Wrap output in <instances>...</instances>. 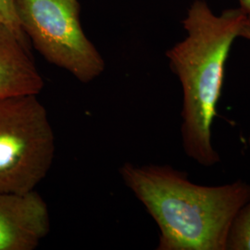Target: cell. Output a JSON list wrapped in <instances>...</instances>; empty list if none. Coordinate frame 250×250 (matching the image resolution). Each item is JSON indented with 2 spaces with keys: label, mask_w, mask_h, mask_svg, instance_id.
<instances>
[{
  "label": "cell",
  "mask_w": 250,
  "mask_h": 250,
  "mask_svg": "<svg viewBox=\"0 0 250 250\" xmlns=\"http://www.w3.org/2000/svg\"><path fill=\"white\" fill-rule=\"evenodd\" d=\"M120 173L158 225L159 250H226L232 219L250 201V185L241 180L206 187L170 166L132 163Z\"/></svg>",
  "instance_id": "6da1fadb"
},
{
  "label": "cell",
  "mask_w": 250,
  "mask_h": 250,
  "mask_svg": "<svg viewBox=\"0 0 250 250\" xmlns=\"http://www.w3.org/2000/svg\"><path fill=\"white\" fill-rule=\"evenodd\" d=\"M247 15L240 8L216 14L204 0L189 7L184 40L166 53L183 90L182 139L188 157L201 166L221 161L211 141V127L222 97L225 64Z\"/></svg>",
  "instance_id": "7a4b0ae2"
},
{
  "label": "cell",
  "mask_w": 250,
  "mask_h": 250,
  "mask_svg": "<svg viewBox=\"0 0 250 250\" xmlns=\"http://www.w3.org/2000/svg\"><path fill=\"white\" fill-rule=\"evenodd\" d=\"M55 135L38 95L0 99V192L26 193L53 163Z\"/></svg>",
  "instance_id": "3957f363"
},
{
  "label": "cell",
  "mask_w": 250,
  "mask_h": 250,
  "mask_svg": "<svg viewBox=\"0 0 250 250\" xmlns=\"http://www.w3.org/2000/svg\"><path fill=\"white\" fill-rule=\"evenodd\" d=\"M21 30L47 62L83 83L96 80L105 61L85 36L78 0H14Z\"/></svg>",
  "instance_id": "277c9868"
},
{
  "label": "cell",
  "mask_w": 250,
  "mask_h": 250,
  "mask_svg": "<svg viewBox=\"0 0 250 250\" xmlns=\"http://www.w3.org/2000/svg\"><path fill=\"white\" fill-rule=\"evenodd\" d=\"M49 231V210L36 190L0 192V250H36Z\"/></svg>",
  "instance_id": "5b68a950"
},
{
  "label": "cell",
  "mask_w": 250,
  "mask_h": 250,
  "mask_svg": "<svg viewBox=\"0 0 250 250\" xmlns=\"http://www.w3.org/2000/svg\"><path fill=\"white\" fill-rule=\"evenodd\" d=\"M29 40L0 23V99L20 95H39L44 87L30 53Z\"/></svg>",
  "instance_id": "8992f818"
},
{
  "label": "cell",
  "mask_w": 250,
  "mask_h": 250,
  "mask_svg": "<svg viewBox=\"0 0 250 250\" xmlns=\"http://www.w3.org/2000/svg\"><path fill=\"white\" fill-rule=\"evenodd\" d=\"M226 250H250V201L232 219L226 239Z\"/></svg>",
  "instance_id": "52a82bcc"
},
{
  "label": "cell",
  "mask_w": 250,
  "mask_h": 250,
  "mask_svg": "<svg viewBox=\"0 0 250 250\" xmlns=\"http://www.w3.org/2000/svg\"><path fill=\"white\" fill-rule=\"evenodd\" d=\"M0 23L9 26L19 36L28 39L20 25L14 0H0Z\"/></svg>",
  "instance_id": "ba28073f"
},
{
  "label": "cell",
  "mask_w": 250,
  "mask_h": 250,
  "mask_svg": "<svg viewBox=\"0 0 250 250\" xmlns=\"http://www.w3.org/2000/svg\"><path fill=\"white\" fill-rule=\"evenodd\" d=\"M239 37L242 38H245V39H248L250 41V16H247L246 20H245V22L242 26L241 31H240V35Z\"/></svg>",
  "instance_id": "9c48e42d"
},
{
  "label": "cell",
  "mask_w": 250,
  "mask_h": 250,
  "mask_svg": "<svg viewBox=\"0 0 250 250\" xmlns=\"http://www.w3.org/2000/svg\"><path fill=\"white\" fill-rule=\"evenodd\" d=\"M240 9L245 12L247 16L250 17V0H239Z\"/></svg>",
  "instance_id": "30bf717a"
},
{
  "label": "cell",
  "mask_w": 250,
  "mask_h": 250,
  "mask_svg": "<svg viewBox=\"0 0 250 250\" xmlns=\"http://www.w3.org/2000/svg\"><path fill=\"white\" fill-rule=\"evenodd\" d=\"M248 143H249V146H250V138H249V141H248Z\"/></svg>",
  "instance_id": "8fae6325"
}]
</instances>
